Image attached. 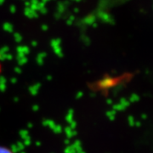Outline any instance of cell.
I'll return each mask as SVG.
<instances>
[{"instance_id":"6da1fadb","label":"cell","mask_w":153,"mask_h":153,"mask_svg":"<svg viewBox=\"0 0 153 153\" xmlns=\"http://www.w3.org/2000/svg\"><path fill=\"white\" fill-rule=\"evenodd\" d=\"M0 153H12V152H10L9 150H7V149H5V148L0 147Z\"/></svg>"}]
</instances>
